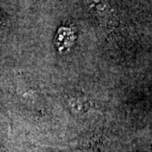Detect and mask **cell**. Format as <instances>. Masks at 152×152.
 Masks as SVG:
<instances>
[{
	"mask_svg": "<svg viewBox=\"0 0 152 152\" xmlns=\"http://www.w3.org/2000/svg\"><path fill=\"white\" fill-rule=\"evenodd\" d=\"M87 6L103 26L113 27L118 25L117 12L108 0H87Z\"/></svg>",
	"mask_w": 152,
	"mask_h": 152,
	"instance_id": "cell-1",
	"label": "cell"
},
{
	"mask_svg": "<svg viewBox=\"0 0 152 152\" xmlns=\"http://www.w3.org/2000/svg\"><path fill=\"white\" fill-rule=\"evenodd\" d=\"M74 42L73 34L70 32L69 30L67 29H60L59 33L56 39V44L60 49V51H68Z\"/></svg>",
	"mask_w": 152,
	"mask_h": 152,
	"instance_id": "cell-2",
	"label": "cell"
},
{
	"mask_svg": "<svg viewBox=\"0 0 152 152\" xmlns=\"http://www.w3.org/2000/svg\"><path fill=\"white\" fill-rule=\"evenodd\" d=\"M86 102L84 101L83 98L73 97L69 101V106L72 110L75 113H82L86 110Z\"/></svg>",
	"mask_w": 152,
	"mask_h": 152,
	"instance_id": "cell-3",
	"label": "cell"
}]
</instances>
